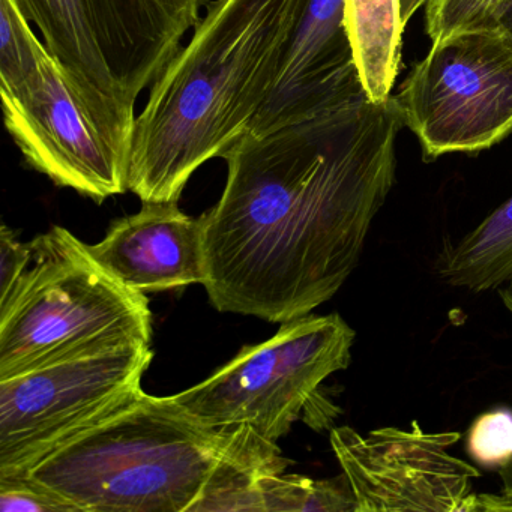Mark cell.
Listing matches in <instances>:
<instances>
[{"mask_svg":"<svg viewBox=\"0 0 512 512\" xmlns=\"http://www.w3.org/2000/svg\"><path fill=\"white\" fill-rule=\"evenodd\" d=\"M289 466L277 442L248 425L230 427L229 442L193 512H263V479L283 475Z\"/></svg>","mask_w":512,"mask_h":512,"instance_id":"13","label":"cell"},{"mask_svg":"<svg viewBox=\"0 0 512 512\" xmlns=\"http://www.w3.org/2000/svg\"><path fill=\"white\" fill-rule=\"evenodd\" d=\"M304 0H214L137 116L128 191L179 202L191 176L250 131Z\"/></svg>","mask_w":512,"mask_h":512,"instance_id":"2","label":"cell"},{"mask_svg":"<svg viewBox=\"0 0 512 512\" xmlns=\"http://www.w3.org/2000/svg\"><path fill=\"white\" fill-rule=\"evenodd\" d=\"M88 250L116 280L140 293L205 286L208 278L202 218L184 214L178 202L143 203Z\"/></svg>","mask_w":512,"mask_h":512,"instance_id":"12","label":"cell"},{"mask_svg":"<svg viewBox=\"0 0 512 512\" xmlns=\"http://www.w3.org/2000/svg\"><path fill=\"white\" fill-rule=\"evenodd\" d=\"M23 277L0 298V380L130 341H151L145 293L110 275L73 233L37 236Z\"/></svg>","mask_w":512,"mask_h":512,"instance_id":"5","label":"cell"},{"mask_svg":"<svg viewBox=\"0 0 512 512\" xmlns=\"http://www.w3.org/2000/svg\"><path fill=\"white\" fill-rule=\"evenodd\" d=\"M425 4H427V0H401V13H403L404 25L407 26L413 14Z\"/></svg>","mask_w":512,"mask_h":512,"instance_id":"22","label":"cell"},{"mask_svg":"<svg viewBox=\"0 0 512 512\" xmlns=\"http://www.w3.org/2000/svg\"><path fill=\"white\" fill-rule=\"evenodd\" d=\"M5 128L26 163L95 202L128 191L130 155L98 127L64 65L50 53L0 77Z\"/></svg>","mask_w":512,"mask_h":512,"instance_id":"9","label":"cell"},{"mask_svg":"<svg viewBox=\"0 0 512 512\" xmlns=\"http://www.w3.org/2000/svg\"><path fill=\"white\" fill-rule=\"evenodd\" d=\"M229 437L140 391L28 475L82 512H193Z\"/></svg>","mask_w":512,"mask_h":512,"instance_id":"3","label":"cell"},{"mask_svg":"<svg viewBox=\"0 0 512 512\" xmlns=\"http://www.w3.org/2000/svg\"><path fill=\"white\" fill-rule=\"evenodd\" d=\"M2 512H82L65 497L29 475L0 476Z\"/></svg>","mask_w":512,"mask_h":512,"instance_id":"19","label":"cell"},{"mask_svg":"<svg viewBox=\"0 0 512 512\" xmlns=\"http://www.w3.org/2000/svg\"><path fill=\"white\" fill-rule=\"evenodd\" d=\"M467 451L476 464L500 469L512 458V412L496 409L479 416L467 436Z\"/></svg>","mask_w":512,"mask_h":512,"instance_id":"18","label":"cell"},{"mask_svg":"<svg viewBox=\"0 0 512 512\" xmlns=\"http://www.w3.org/2000/svg\"><path fill=\"white\" fill-rule=\"evenodd\" d=\"M152 358L151 341L136 340L0 380V476L28 475L136 397Z\"/></svg>","mask_w":512,"mask_h":512,"instance_id":"7","label":"cell"},{"mask_svg":"<svg viewBox=\"0 0 512 512\" xmlns=\"http://www.w3.org/2000/svg\"><path fill=\"white\" fill-rule=\"evenodd\" d=\"M394 97L247 133L203 214L205 289L221 313L284 323L328 302L361 259L395 179Z\"/></svg>","mask_w":512,"mask_h":512,"instance_id":"1","label":"cell"},{"mask_svg":"<svg viewBox=\"0 0 512 512\" xmlns=\"http://www.w3.org/2000/svg\"><path fill=\"white\" fill-rule=\"evenodd\" d=\"M355 337L340 314H308L281 323L271 340L244 347L205 382L173 397L208 427L248 425L272 442L299 419L326 427L335 416L320 386L349 367Z\"/></svg>","mask_w":512,"mask_h":512,"instance_id":"6","label":"cell"},{"mask_svg":"<svg viewBox=\"0 0 512 512\" xmlns=\"http://www.w3.org/2000/svg\"><path fill=\"white\" fill-rule=\"evenodd\" d=\"M346 26L368 100L391 98L406 25L401 0H344Z\"/></svg>","mask_w":512,"mask_h":512,"instance_id":"14","label":"cell"},{"mask_svg":"<svg viewBox=\"0 0 512 512\" xmlns=\"http://www.w3.org/2000/svg\"><path fill=\"white\" fill-rule=\"evenodd\" d=\"M460 433L386 427L362 436L332 428L331 446L355 494L356 512H472L476 467L448 449Z\"/></svg>","mask_w":512,"mask_h":512,"instance_id":"10","label":"cell"},{"mask_svg":"<svg viewBox=\"0 0 512 512\" xmlns=\"http://www.w3.org/2000/svg\"><path fill=\"white\" fill-rule=\"evenodd\" d=\"M32 260V245L20 244L13 230L2 224L0 229V298L14 289Z\"/></svg>","mask_w":512,"mask_h":512,"instance_id":"20","label":"cell"},{"mask_svg":"<svg viewBox=\"0 0 512 512\" xmlns=\"http://www.w3.org/2000/svg\"><path fill=\"white\" fill-rule=\"evenodd\" d=\"M505 26H506V28H509L512 31V14H511V16H509V19L506 20V25Z\"/></svg>","mask_w":512,"mask_h":512,"instance_id":"23","label":"cell"},{"mask_svg":"<svg viewBox=\"0 0 512 512\" xmlns=\"http://www.w3.org/2000/svg\"><path fill=\"white\" fill-rule=\"evenodd\" d=\"M425 161L478 152L512 134V31L458 32L434 41L394 97Z\"/></svg>","mask_w":512,"mask_h":512,"instance_id":"8","label":"cell"},{"mask_svg":"<svg viewBox=\"0 0 512 512\" xmlns=\"http://www.w3.org/2000/svg\"><path fill=\"white\" fill-rule=\"evenodd\" d=\"M368 98L344 0H304L274 88L248 133L263 134Z\"/></svg>","mask_w":512,"mask_h":512,"instance_id":"11","label":"cell"},{"mask_svg":"<svg viewBox=\"0 0 512 512\" xmlns=\"http://www.w3.org/2000/svg\"><path fill=\"white\" fill-rule=\"evenodd\" d=\"M439 272L451 286L475 293L512 280V197L443 251Z\"/></svg>","mask_w":512,"mask_h":512,"instance_id":"15","label":"cell"},{"mask_svg":"<svg viewBox=\"0 0 512 512\" xmlns=\"http://www.w3.org/2000/svg\"><path fill=\"white\" fill-rule=\"evenodd\" d=\"M511 14L512 0H427L425 31L434 43L458 32L500 28Z\"/></svg>","mask_w":512,"mask_h":512,"instance_id":"17","label":"cell"},{"mask_svg":"<svg viewBox=\"0 0 512 512\" xmlns=\"http://www.w3.org/2000/svg\"><path fill=\"white\" fill-rule=\"evenodd\" d=\"M503 305L512 317V290H500ZM500 494H476L472 512H512V458L499 469Z\"/></svg>","mask_w":512,"mask_h":512,"instance_id":"21","label":"cell"},{"mask_svg":"<svg viewBox=\"0 0 512 512\" xmlns=\"http://www.w3.org/2000/svg\"><path fill=\"white\" fill-rule=\"evenodd\" d=\"M263 512H356L347 476L313 479L302 475H272L262 482Z\"/></svg>","mask_w":512,"mask_h":512,"instance_id":"16","label":"cell"},{"mask_svg":"<svg viewBox=\"0 0 512 512\" xmlns=\"http://www.w3.org/2000/svg\"><path fill=\"white\" fill-rule=\"evenodd\" d=\"M103 133L130 155L136 104L200 22L205 0H16Z\"/></svg>","mask_w":512,"mask_h":512,"instance_id":"4","label":"cell"}]
</instances>
